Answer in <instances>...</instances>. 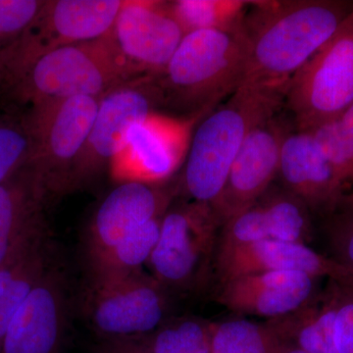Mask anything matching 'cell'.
I'll return each mask as SVG.
<instances>
[{
	"instance_id": "obj_20",
	"label": "cell",
	"mask_w": 353,
	"mask_h": 353,
	"mask_svg": "<svg viewBox=\"0 0 353 353\" xmlns=\"http://www.w3.org/2000/svg\"><path fill=\"white\" fill-rule=\"evenodd\" d=\"M338 297V283L332 282L331 289L322 299H314L296 312L268 323L285 343L308 353H336L334 328Z\"/></svg>"
},
{
	"instance_id": "obj_29",
	"label": "cell",
	"mask_w": 353,
	"mask_h": 353,
	"mask_svg": "<svg viewBox=\"0 0 353 353\" xmlns=\"http://www.w3.org/2000/svg\"><path fill=\"white\" fill-rule=\"evenodd\" d=\"M324 229L332 259L353 270V201L325 218Z\"/></svg>"
},
{
	"instance_id": "obj_21",
	"label": "cell",
	"mask_w": 353,
	"mask_h": 353,
	"mask_svg": "<svg viewBox=\"0 0 353 353\" xmlns=\"http://www.w3.org/2000/svg\"><path fill=\"white\" fill-rule=\"evenodd\" d=\"M50 265L48 234L0 268V350L16 311Z\"/></svg>"
},
{
	"instance_id": "obj_15",
	"label": "cell",
	"mask_w": 353,
	"mask_h": 353,
	"mask_svg": "<svg viewBox=\"0 0 353 353\" xmlns=\"http://www.w3.org/2000/svg\"><path fill=\"white\" fill-rule=\"evenodd\" d=\"M67 310L63 274L51 264L16 311L0 353H59Z\"/></svg>"
},
{
	"instance_id": "obj_19",
	"label": "cell",
	"mask_w": 353,
	"mask_h": 353,
	"mask_svg": "<svg viewBox=\"0 0 353 353\" xmlns=\"http://www.w3.org/2000/svg\"><path fill=\"white\" fill-rule=\"evenodd\" d=\"M51 202L29 166L0 183V268L48 236Z\"/></svg>"
},
{
	"instance_id": "obj_26",
	"label": "cell",
	"mask_w": 353,
	"mask_h": 353,
	"mask_svg": "<svg viewBox=\"0 0 353 353\" xmlns=\"http://www.w3.org/2000/svg\"><path fill=\"white\" fill-rule=\"evenodd\" d=\"M212 353H281L285 343L273 327L245 319L210 323Z\"/></svg>"
},
{
	"instance_id": "obj_4",
	"label": "cell",
	"mask_w": 353,
	"mask_h": 353,
	"mask_svg": "<svg viewBox=\"0 0 353 353\" xmlns=\"http://www.w3.org/2000/svg\"><path fill=\"white\" fill-rule=\"evenodd\" d=\"M128 82L108 34L70 44L39 58L0 97L30 108L78 97L101 99Z\"/></svg>"
},
{
	"instance_id": "obj_9",
	"label": "cell",
	"mask_w": 353,
	"mask_h": 353,
	"mask_svg": "<svg viewBox=\"0 0 353 353\" xmlns=\"http://www.w3.org/2000/svg\"><path fill=\"white\" fill-rule=\"evenodd\" d=\"M161 108L163 97L157 77L120 83L102 95L90 136L74 169L70 190L85 185L109 168L124 150L132 128Z\"/></svg>"
},
{
	"instance_id": "obj_6",
	"label": "cell",
	"mask_w": 353,
	"mask_h": 353,
	"mask_svg": "<svg viewBox=\"0 0 353 353\" xmlns=\"http://www.w3.org/2000/svg\"><path fill=\"white\" fill-rule=\"evenodd\" d=\"M353 105V7L333 36L292 79L284 106L309 131Z\"/></svg>"
},
{
	"instance_id": "obj_34",
	"label": "cell",
	"mask_w": 353,
	"mask_h": 353,
	"mask_svg": "<svg viewBox=\"0 0 353 353\" xmlns=\"http://www.w3.org/2000/svg\"><path fill=\"white\" fill-rule=\"evenodd\" d=\"M1 52H2V48H1V46H0V82H1V68H2Z\"/></svg>"
},
{
	"instance_id": "obj_12",
	"label": "cell",
	"mask_w": 353,
	"mask_h": 353,
	"mask_svg": "<svg viewBox=\"0 0 353 353\" xmlns=\"http://www.w3.org/2000/svg\"><path fill=\"white\" fill-rule=\"evenodd\" d=\"M202 117L180 119L157 112L134 125L109 166L113 180L164 185L185 161L194 125Z\"/></svg>"
},
{
	"instance_id": "obj_7",
	"label": "cell",
	"mask_w": 353,
	"mask_h": 353,
	"mask_svg": "<svg viewBox=\"0 0 353 353\" xmlns=\"http://www.w3.org/2000/svg\"><path fill=\"white\" fill-rule=\"evenodd\" d=\"M221 228L209 204L183 201L167 209L150 261V275L164 289L194 290L205 280Z\"/></svg>"
},
{
	"instance_id": "obj_16",
	"label": "cell",
	"mask_w": 353,
	"mask_h": 353,
	"mask_svg": "<svg viewBox=\"0 0 353 353\" xmlns=\"http://www.w3.org/2000/svg\"><path fill=\"white\" fill-rule=\"evenodd\" d=\"M278 176L283 187L303 201L311 214L324 219L347 199L336 172L310 131L294 130L285 139Z\"/></svg>"
},
{
	"instance_id": "obj_24",
	"label": "cell",
	"mask_w": 353,
	"mask_h": 353,
	"mask_svg": "<svg viewBox=\"0 0 353 353\" xmlns=\"http://www.w3.org/2000/svg\"><path fill=\"white\" fill-rule=\"evenodd\" d=\"M259 203L263 209L271 240L307 245L313 238L307 206L282 185H272Z\"/></svg>"
},
{
	"instance_id": "obj_25",
	"label": "cell",
	"mask_w": 353,
	"mask_h": 353,
	"mask_svg": "<svg viewBox=\"0 0 353 353\" xmlns=\"http://www.w3.org/2000/svg\"><path fill=\"white\" fill-rule=\"evenodd\" d=\"M169 11L183 34L204 30L232 31L243 27L250 1L243 0H176Z\"/></svg>"
},
{
	"instance_id": "obj_18",
	"label": "cell",
	"mask_w": 353,
	"mask_h": 353,
	"mask_svg": "<svg viewBox=\"0 0 353 353\" xmlns=\"http://www.w3.org/2000/svg\"><path fill=\"white\" fill-rule=\"evenodd\" d=\"M176 189L164 185L122 183L101 202L88 226L87 255L108 250L128 234L163 217Z\"/></svg>"
},
{
	"instance_id": "obj_32",
	"label": "cell",
	"mask_w": 353,
	"mask_h": 353,
	"mask_svg": "<svg viewBox=\"0 0 353 353\" xmlns=\"http://www.w3.org/2000/svg\"><path fill=\"white\" fill-rule=\"evenodd\" d=\"M109 353H146L137 340L113 341Z\"/></svg>"
},
{
	"instance_id": "obj_17",
	"label": "cell",
	"mask_w": 353,
	"mask_h": 353,
	"mask_svg": "<svg viewBox=\"0 0 353 353\" xmlns=\"http://www.w3.org/2000/svg\"><path fill=\"white\" fill-rule=\"evenodd\" d=\"M319 279L301 272H265L222 283L218 303L239 314L284 317L314 299Z\"/></svg>"
},
{
	"instance_id": "obj_22",
	"label": "cell",
	"mask_w": 353,
	"mask_h": 353,
	"mask_svg": "<svg viewBox=\"0 0 353 353\" xmlns=\"http://www.w3.org/2000/svg\"><path fill=\"white\" fill-rule=\"evenodd\" d=\"M162 218L146 223L108 250L88 255L90 281L125 277L143 270L157 245Z\"/></svg>"
},
{
	"instance_id": "obj_30",
	"label": "cell",
	"mask_w": 353,
	"mask_h": 353,
	"mask_svg": "<svg viewBox=\"0 0 353 353\" xmlns=\"http://www.w3.org/2000/svg\"><path fill=\"white\" fill-rule=\"evenodd\" d=\"M44 3L46 0H0V46L19 38Z\"/></svg>"
},
{
	"instance_id": "obj_1",
	"label": "cell",
	"mask_w": 353,
	"mask_h": 353,
	"mask_svg": "<svg viewBox=\"0 0 353 353\" xmlns=\"http://www.w3.org/2000/svg\"><path fill=\"white\" fill-rule=\"evenodd\" d=\"M341 0L250 1L243 19L245 76L240 88L284 97L288 85L350 12Z\"/></svg>"
},
{
	"instance_id": "obj_10",
	"label": "cell",
	"mask_w": 353,
	"mask_h": 353,
	"mask_svg": "<svg viewBox=\"0 0 353 353\" xmlns=\"http://www.w3.org/2000/svg\"><path fill=\"white\" fill-rule=\"evenodd\" d=\"M168 292L143 270L108 280L90 281L85 310L90 324L112 341L136 340L165 322Z\"/></svg>"
},
{
	"instance_id": "obj_33",
	"label": "cell",
	"mask_w": 353,
	"mask_h": 353,
	"mask_svg": "<svg viewBox=\"0 0 353 353\" xmlns=\"http://www.w3.org/2000/svg\"><path fill=\"white\" fill-rule=\"evenodd\" d=\"M281 353H308L301 348L296 347V345H290V343H285V347H283Z\"/></svg>"
},
{
	"instance_id": "obj_23",
	"label": "cell",
	"mask_w": 353,
	"mask_h": 353,
	"mask_svg": "<svg viewBox=\"0 0 353 353\" xmlns=\"http://www.w3.org/2000/svg\"><path fill=\"white\" fill-rule=\"evenodd\" d=\"M34 152L29 109L0 97V183L26 168Z\"/></svg>"
},
{
	"instance_id": "obj_8",
	"label": "cell",
	"mask_w": 353,
	"mask_h": 353,
	"mask_svg": "<svg viewBox=\"0 0 353 353\" xmlns=\"http://www.w3.org/2000/svg\"><path fill=\"white\" fill-rule=\"evenodd\" d=\"M99 99L78 97L29 109L34 152L28 166L51 201L71 192L72 175L94 125Z\"/></svg>"
},
{
	"instance_id": "obj_13",
	"label": "cell",
	"mask_w": 353,
	"mask_h": 353,
	"mask_svg": "<svg viewBox=\"0 0 353 353\" xmlns=\"http://www.w3.org/2000/svg\"><path fill=\"white\" fill-rule=\"evenodd\" d=\"M294 130L292 117L281 110L250 132L222 192L211 205L221 227L259 201L273 185L280 170L283 145Z\"/></svg>"
},
{
	"instance_id": "obj_28",
	"label": "cell",
	"mask_w": 353,
	"mask_h": 353,
	"mask_svg": "<svg viewBox=\"0 0 353 353\" xmlns=\"http://www.w3.org/2000/svg\"><path fill=\"white\" fill-rule=\"evenodd\" d=\"M210 323L181 318L164 322L153 333L136 340L146 353H212Z\"/></svg>"
},
{
	"instance_id": "obj_14",
	"label": "cell",
	"mask_w": 353,
	"mask_h": 353,
	"mask_svg": "<svg viewBox=\"0 0 353 353\" xmlns=\"http://www.w3.org/2000/svg\"><path fill=\"white\" fill-rule=\"evenodd\" d=\"M216 270L221 283L265 272H301L316 279L328 278L353 285V270L307 245L266 240L248 245L217 248Z\"/></svg>"
},
{
	"instance_id": "obj_3",
	"label": "cell",
	"mask_w": 353,
	"mask_h": 353,
	"mask_svg": "<svg viewBox=\"0 0 353 353\" xmlns=\"http://www.w3.org/2000/svg\"><path fill=\"white\" fill-rule=\"evenodd\" d=\"M284 108V97L239 88L206 114L192 134L178 187L188 201L212 205L250 132Z\"/></svg>"
},
{
	"instance_id": "obj_27",
	"label": "cell",
	"mask_w": 353,
	"mask_h": 353,
	"mask_svg": "<svg viewBox=\"0 0 353 353\" xmlns=\"http://www.w3.org/2000/svg\"><path fill=\"white\" fill-rule=\"evenodd\" d=\"M353 201V105L338 117L309 130Z\"/></svg>"
},
{
	"instance_id": "obj_11",
	"label": "cell",
	"mask_w": 353,
	"mask_h": 353,
	"mask_svg": "<svg viewBox=\"0 0 353 353\" xmlns=\"http://www.w3.org/2000/svg\"><path fill=\"white\" fill-rule=\"evenodd\" d=\"M128 82L161 75L183 38L167 1H124L108 32Z\"/></svg>"
},
{
	"instance_id": "obj_31",
	"label": "cell",
	"mask_w": 353,
	"mask_h": 353,
	"mask_svg": "<svg viewBox=\"0 0 353 353\" xmlns=\"http://www.w3.org/2000/svg\"><path fill=\"white\" fill-rule=\"evenodd\" d=\"M338 289L334 328V348L336 353H353V285L338 283Z\"/></svg>"
},
{
	"instance_id": "obj_5",
	"label": "cell",
	"mask_w": 353,
	"mask_h": 353,
	"mask_svg": "<svg viewBox=\"0 0 353 353\" xmlns=\"http://www.w3.org/2000/svg\"><path fill=\"white\" fill-rule=\"evenodd\" d=\"M123 3L121 0L46 1L19 38L2 48L0 94L10 90L43 55L108 34Z\"/></svg>"
},
{
	"instance_id": "obj_2",
	"label": "cell",
	"mask_w": 353,
	"mask_h": 353,
	"mask_svg": "<svg viewBox=\"0 0 353 353\" xmlns=\"http://www.w3.org/2000/svg\"><path fill=\"white\" fill-rule=\"evenodd\" d=\"M243 27L185 34L161 75L157 77L163 108L205 116L240 88L245 76Z\"/></svg>"
}]
</instances>
